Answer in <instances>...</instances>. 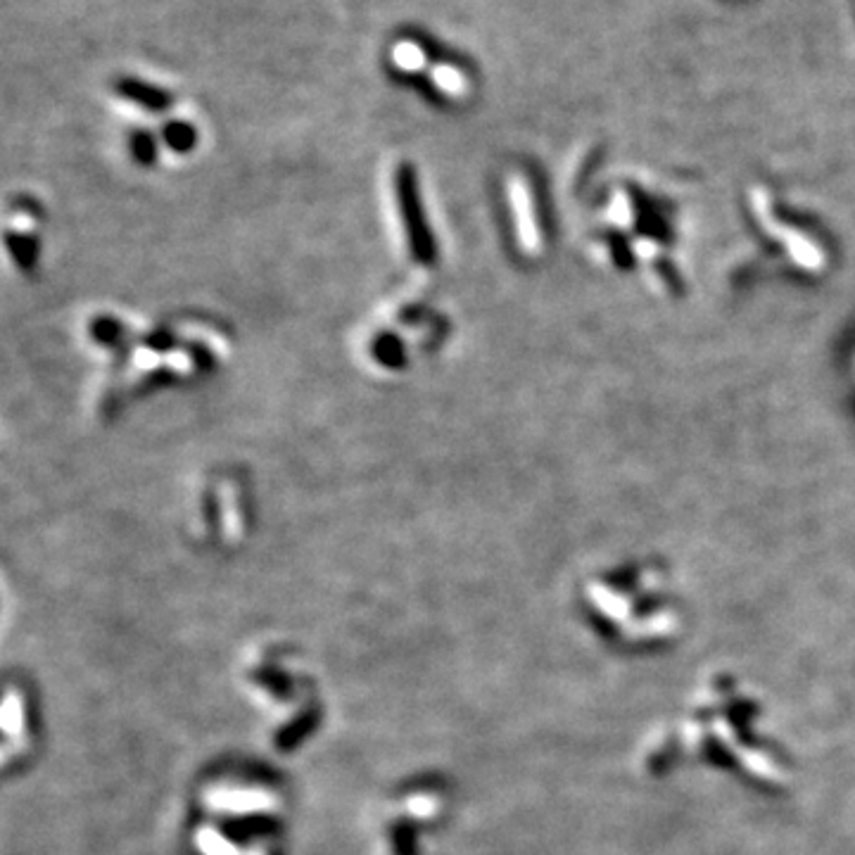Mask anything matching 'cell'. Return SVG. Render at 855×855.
Segmentation results:
<instances>
[{"label":"cell","mask_w":855,"mask_h":855,"mask_svg":"<svg viewBox=\"0 0 855 855\" xmlns=\"http://www.w3.org/2000/svg\"><path fill=\"white\" fill-rule=\"evenodd\" d=\"M397 195L404 209V226H407L411 250H414L416 259L428 262V259H433V245H430L426 221H423V214H421V202H418L414 179H411L409 171H404V174L397 179Z\"/></svg>","instance_id":"6da1fadb"},{"label":"cell","mask_w":855,"mask_h":855,"mask_svg":"<svg viewBox=\"0 0 855 855\" xmlns=\"http://www.w3.org/2000/svg\"><path fill=\"white\" fill-rule=\"evenodd\" d=\"M426 57V48L418 41H409V38H404V41H399L397 46L392 48V62H395L397 69H402V72L407 74L426 67Z\"/></svg>","instance_id":"7a4b0ae2"},{"label":"cell","mask_w":855,"mask_h":855,"mask_svg":"<svg viewBox=\"0 0 855 855\" xmlns=\"http://www.w3.org/2000/svg\"><path fill=\"white\" fill-rule=\"evenodd\" d=\"M430 79H433L435 88H440V91L447 93V95H461V93H464V88H466L464 74H461L456 67H449V65L435 67L433 69V76H430Z\"/></svg>","instance_id":"3957f363"},{"label":"cell","mask_w":855,"mask_h":855,"mask_svg":"<svg viewBox=\"0 0 855 855\" xmlns=\"http://www.w3.org/2000/svg\"><path fill=\"white\" fill-rule=\"evenodd\" d=\"M190 361H193V359H190L188 354H183V352H174V354H171V357H169V369H171V371H176V373H188V371H190V366H193V364H190Z\"/></svg>","instance_id":"277c9868"}]
</instances>
